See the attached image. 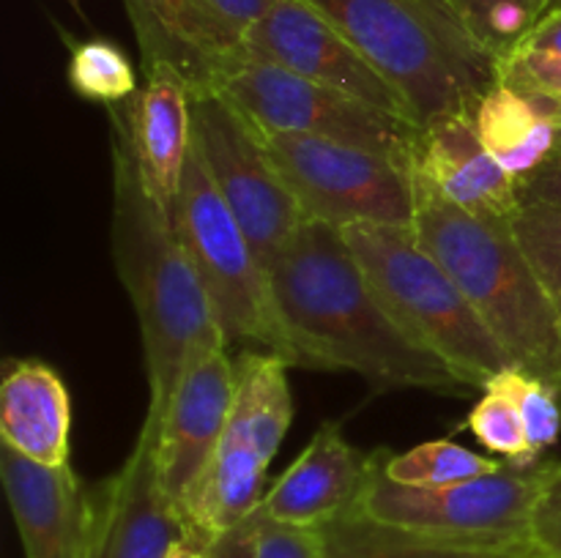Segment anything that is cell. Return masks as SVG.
Segmentation results:
<instances>
[{"mask_svg":"<svg viewBox=\"0 0 561 558\" xmlns=\"http://www.w3.org/2000/svg\"><path fill=\"white\" fill-rule=\"evenodd\" d=\"M268 274L294 367L354 372L376 388L466 392L389 312L340 228L307 219Z\"/></svg>","mask_w":561,"mask_h":558,"instance_id":"1","label":"cell"},{"mask_svg":"<svg viewBox=\"0 0 561 558\" xmlns=\"http://www.w3.org/2000/svg\"><path fill=\"white\" fill-rule=\"evenodd\" d=\"M107 118L113 129V260L140 323L151 394L146 416L159 421L186 364L228 342L173 217L142 186L126 102L107 107Z\"/></svg>","mask_w":561,"mask_h":558,"instance_id":"2","label":"cell"},{"mask_svg":"<svg viewBox=\"0 0 561 558\" xmlns=\"http://www.w3.org/2000/svg\"><path fill=\"white\" fill-rule=\"evenodd\" d=\"M414 178V230L447 266L515 367L561 399V312L537 279L513 224L477 219Z\"/></svg>","mask_w":561,"mask_h":558,"instance_id":"3","label":"cell"},{"mask_svg":"<svg viewBox=\"0 0 561 558\" xmlns=\"http://www.w3.org/2000/svg\"><path fill=\"white\" fill-rule=\"evenodd\" d=\"M403 93L416 126L471 109L496 63L449 0H307Z\"/></svg>","mask_w":561,"mask_h":558,"instance_id":"4","label":"cell"},{"mask_svg":"<svg viewBox=\"0 0 561 558\" xmlns=\"http://www.w3.org/2000/svg\"><path fill=\"white\" fill-rule=\"evenodd\" d=\"M343 235L400 326L447 361L466 388H485L515 367L414 224L362 222L343 228Z\"/></svg>","mask_w":561,"mask_h":558,"instance_id":"5","label":"cell"},{"mask_svg":"<svg viewBox=\"0 0 561 558\" xmlns=\"http://www.w3.org/2000/svg\"><path fill=\"white\" fill-rule=\"evenodd\" d=\"M170 217L206 288L228 348L239 345L241 350H268L290 364L274 304L272 274L214 186L195 140Z\"/></svg>","mask_w":561,"mask_h":558,"instance_id":"6","label":"cell"},{"mask_svg":"<svg viewBox=\"0 0 561 558\" xmlns=\"http://www.w3.org/2000/svg\"><path fill=\"white\" fill-rule=\"evenodd\" d=\"M387 449L373 452V470L356 512L416 534L463 542H529V523L551 463L502 470L447 487H409L383 470Z\"/></svg>","mask_w":561,"mask_h":558,"instance_id":"7","label":"cell"},{"mask_svg":"<svg viewBox=\"0 0 561 558\" xmlns=\"http://www.w3.org/2000/svg\"><path fill=\"white\" fill-rule=\"evenodd\" d=\"M214 93L228 98L261 131L323 137L409 164L420 126L370 107L334 88L241 53L219 71Z\"/></svg>","mask_w":561,"mask_h":558,"instance_id":"8","label":"cell"},{"mask_svg":"<svg viewBox=\"0 0 561 558\" xmlns=\"http://www.w3.org/2000/svg\"><path fill=\"white\" fill-rule=\"evenodd\" d=\"M261 137L305 219L340 230L362 222L414 224L411 164L323 137L290 131H261Z\"/></svg>","mask_w":561,"mask_h":558,"instance_id":"9","label":"cell"},{"mask_svg":"<svg viewBox=\"0 0 561 558\" xmlns=\"http://www.w3.org/2000/svg\"><path fill=\"white\" fill-rule=\"evenodd\" d=\"M192 131L214 186L261 260L272 266L307 219L268 156L261 131L219 93L192 96Z\"/></svg>","mask_w":561,"mask_h":558,"instance_id":"10","label":"cell"},{"mask_svg":"<svg viewBox=\"0 0 561 558\" xmlns=\"http://www.w3.org/2000/svg\"><path fill=\"white\" fill-rule=\"evenodd\" d=\"M244 53L414 124L403 93L307 0H279L266 16L247 27Z\"/></svg>","mask_w":561,"mask_h":558,"instance_id":"11","label":"cell"},{"mask_svg":"<svg viewBox=\"0 0 561 558\" xmlns=\"http://www.w3.org/2000/svg\"><path fill=\"white\" fill-rule=\"evenodd\" d=\"M236 370L228 348L197 353L157 421V465L164 492L184 509L192 487L222 446L233 414Z\"/></svg>","mask_w":561,"mask_h":558,"instance_id":"12","label":"cell"},{"mask_svg":"<svg viewBox=\"0 0 561 558\" xmlns=\"http://www.w3.org/2000/svg\"><path fill=\"white\" fill-rule=\"evenodd\" d=\"M153 419H142L129 457L93 496L96 531L91 558H168L192 534L184 512L159 481Z\"/></svg>","mask_w":561,"mask_h":558,"instance_id":"13","label":"cell"},{"mask_svg":"<svg viewBox=\"0 0 561 558\" xmlns=\"http://www.w3.org/2000/svg\"><path fill=\"white\" fill-rule=\"evenodd\" d=\"M0 479L25 558H91L96 503L69 465L0 449Z\"/></svg>","mask_w":561,"mask_h":558,"instance_id":"14","label":"cell"},{"mask_svg":"<svg viewBox=\"0 0 561 558\" xmlns=\"http://www.w3.org/2000/svg\"><path fill=\"white\" fill-rule=\"evenodd\" d=\"M409 164L411 173L431 184L444 200L485 222L513 224L524 206L518 181L482 146L469 109L420 126Z\"/></svg>","mask_w":561,"mask_h":558,"instance_id":"15","label":"cell"},{"mask_svg":"<svg viewBox=\"0 0 561 558\" xmlns=\"http://www.w3.org/2000/svg\"><path fill=\"white\" fill-rule=\"evenodd\" d=\"M142 69L170 66L192 96L214 93L217 77L244 53V31L208 0H124Z\"/></svg>","mask_w":561,"mask_h":558,"instance_id":"16","label":"cell"},{"mask_svg":"<svg viewBox=\"0 0 561 558\" xmlns=\"http://www.w3.org/2000/svg\"><path fill=\"white\" fill-rule=\"evenodd\" d=\"M373 452L351 446L337 425H323L305 452L263 496V514L299 528H327L359 509Z\"/></svg>","mask_w":561,"mask_h":558,"instance_id":"17","label":"cell"},{"mask_svg":"<svg viewBox=\"0 0 561 558\" xmlns=\"http://www.w3.org/2000/svg\"><path fill=\"white\" fill-rule=\"evenodd\" d=\"M146 85L126 102L131 151L148 195L170 211L184 181L192 140V91L170 66H148Z\"/></svg>","mask_w":561,"mask_h":558,"instance_id":"18","label":"cell"},{"mask_svg":"<svg viewBox=\"0 0 561 558\" xmlns=\"http://www.w3.org/2000/svg\"><path fill=\"white\" fill-rule=\"evenodd\" d=\"M0 441L42 465H69L71 397L42 361H11L0 383Z\"/></svg>","mask_w":561,"mask_h":558,"instance_id":"19","label":"cell"},{"mask_svg":"<svg viewBox=\"0 0 561 558\" xmlns=\"http://www.w3.org/2000/svg\"><path fill=\"white\" fill-rule=\"evenodd\" d=\"M469 115L482 146L518 184L557 153V124L535 93L496 80Z\"/></svg>","mask_w":561,"mask_h":558,"instance_id":"20","label":"cell"},{"mask_svg":"<svg viewBox=\"0 0 561 558\" xmlns=\"http://www.w3.org/2000/svg\"><path fill=\"white\" fill-rule=\"evenodd\" d=\"M268 465L252 443L225 432L222 446L181 509L192 534L211 539L252 518L263 507Z\"/></svg>","mask_w":561,"mask_h":558,"instance_id":"21","label":"cell"},{"mask_svg":"<svg viewBox=\"0 0 561 558\" xmlns=\"http://www.w3.org/2000/svg\"><path fill=\"white\" fill-rule=\"evenodd\" d=\"M288 359L268 350H239L233 359V414L228 435L252 443L266 463L277 457L294 419Z\"/></svg>","mask_w":561,"mask_h":558,"instance_id":"22","label":"cell"},{"mask_svg":"<svg viewBox=\"0 0 561 558\" xmlns=\"http://www.w3.org/2000/svg\"><path fill=\"white\" fill-rule=\"evenodd\" d=\"M321 558H524L531 542H463L416 534L354 512L321 528Z\"/></svg>","mask_w":561,"mask_h":558,"instance_id":"23","label":"cell"},{"mask_svg":"<svg viewBox=\"0 0 561 558\" xmlns=\"http://www.w3.org/2000/svg\"><path fill=\"white\" fill-rule=\"evenodd\" d=\"M504 460L485 457L455 441H427L409 452L383 454V470L389 479L409 487H447L477 476L496 474Z\"/></svg>","mask_w":561,"mask_h":558,"instance_id":"24","label":"cell"},{"mask_svg":"<svg viewBox=\"0 0 561 558\" xmlns=\"http://www.w3.org/2000/svg\"><path fill=\"white\" fill-rule=\"evenodd\" d=\"M493 63L513 58L546 16V0H449Z\"/></svg>","mask_w":561,"mask_h":558,"instance_id":"25","label":"cell"},{"mask_svg":"<svg viewBox=\"0 0 561 558\" xmlns=\"http://www.w3.org/2000/svg\"><path fill=\"white\" fill-rule=\"evenodd\" d=\"M69 44V85L88 102L124 104L135 98L140 91L131 60L124 49L110 38H82L75 42L71 36L64 38Z\"/></svg>","mask_w":561,"mask_h":558,"instance_id":"26","label":"cell"},{"mask_svg":"<svg viewBox=\"0 0 561 558\" xmlns=\"http://www.w3.org/2000/svg\"><path fill=\"white\" fill-rule=\"evenodd\" d=\"M485 388L504 394V397L515 405L537 457H540L542 452H548V449L559 441L561 399L548 383H542L540 377L520 370V367H507V370L499 372Z\"/></svg>","mask_w":561,"mask_h":558,"instance_id":"27","label":"cell"},{"mask_svg":"<svg viewBox=\"0 0 561 558\" xmlns=\"http://www.w3.org/2000/svg\"><path fill=\"white\" fill-rule=\"evenodd\" d=\"M513 235L561 312V211L542 202H524L513 219Z\"/></svg>","mask_w":561,"mask_h":558,"instance_id":"28","label":"cell"},{"mask_svg":"<svg viewBox=\"0 0 561 558\" xmlns=\"http://www.w3.org/2000/svg\"><path fill=\"white\" fill-rule=\"evenodd\" d=\"M469 430L474 432V438L488 452L496 454L504 463L520 465V468L540 463V457L531 449L518 410L504 394L485 388L482 399L469 414Z\"/></svg>","mask_w":561,"mask_h":558,"instance_id":"29","label":"cell"},{"mask_svg":"<svg viewBox=\"0 0 561 558\" xmlns=\"http://www.w3.org/2000/svg\"><path fill=\"white\" fill-rule=\"evenodd\" d=\"M496 80L518 88V91L540 93L561 102V58L540 53H515L513 58L496 66Z\"/></svg>","mask_w":561,"mask_h":558,"instance_id":"30","label":"cell"},{"mask_svg":"<svg viewBox=\"0 0 561 558\" xmlns=\"http://www.w3.org/2000/svg\"><path fill=\"white\" fill-rule=\"evenodd\" d=\"M323 536L318 528L277 523L261 509V531H257L255 558H321Z\"/></svg>","mask_w":561,"mask_h":558,"instance_id":"31","label":"cell"},{"mask_svg":"<svg viewBox=\"0 0 561 558\" xmlns=\"http://www.w3.org/2000/svg\"><path fill=\"white\" fill-rule=\"evenodd\" d=\"M529 542L542 556L561 558V463H551V474L537 498L529 523Z\"/></svg>","mask_w":561,"mask_h":558,"instance_id":"32","label":"cell"},{"mask_svg":"<svg viewBox=\"0 0 561 558\" xmlns=\"http://www.w3.org/2000/svg\"><path fill=\"white\" fill-rule=\"evenodd\" d=\"M257 531H261V509L236 528L211 536L206 542V558H255Z\"/></svg>","mask_w":561,"mask_h":558,"instance_id":"33","label":"cell"},{"mask_svg":"<svg viewBox=\"0 0 561 558\" xmlns=\"http://www.w3.org/2000/svg\"><path fill=\"white\" fill-rule=\"evenodd\" d=\"M520 202H542L561 211V151L553 153L529 178L520 181Z\"/></svg>","mask_w":561,"mask_h":558,"instance_id":"34","label":"cell"},{"mask_svg":"<svg viewBox=\"0 0 561 558\" xmlns=\"http://www.w3.org/2000/svg\"><path fill=\"white\" fill-rule=\"evenodd\" d=\"M524 53H540V55H553V58H561V11H553V14H546L535 25V31L526 36ZM518 49V53H520Z\"/></svg>","mask_w":561,"mask_h":558,"instance_id":"35","label":"cell"},{"mask_svg":"<svg viewBox=\"0 0 561 558\" xmlns=\"http://www.w3.org/2000/svg\"><path fill=\"white\" fill-rule=\"evenodd\" d=\"M217 11H222L236 27L247 31L250 25H255L261 16H266L279 0H208Z\"/></svg>","mask_w":561,"mask_h":558,"instance_id":"36","label":"cell"},{"mask_svg":"<svg viewBox=\"0 0 561 558\" xmlns=\"http://www.w3.org/2000/svg\"><path fill=\"white\" fill-rule=\"evenodd\" d=\"M206 542L203 536L190 534L170 550L168 558H206Z\"/></svg>","mask_w":561,"mask_h":558,"instance_id":"37","label":"cell"},{"mask_svg":"<svg viewBox=\"0 0 561 558\" xmlns=\"http://www.w3.org/2000/svg\"><path fill=\"white\" fill-rule=\"evenodd\" d=\"M529 93V91H526ZM537 98H540V104L546 107V113L551 115V120L557 124V151H561V102L557 98H548V96H540V93H535Z\"/></svg>","mask_w":561,"mask_h":558,"instance_id":"38","label":"cell"},{"mask_svg":"<svg viewBox=\"0 0 561 558\" xmlns=\"http://www.w3.org/2000/svg\"><path fill=\"white\" fill-rule=\"evenodd\" d=\"M546 14H553V11H561V0H546Z\"/></svg>","mask_w":561,"mask_h":558,"instance_id":"39","label":"cell"},{"mask_svg":"<svg viewBox=\"0 0 561 558\" xmlns=\"http://www.w3.org/2000/svg\"><path fill=\"white\" fill-rule=\"evenodd\" d=\"M524 558H548V556H542V553H537L535 550V547H531V550L529 553H526V556Z\"/></svg>","mask_w":561,"mask_h":558,"instance_id":"40","label":"cell"}]
</instances>
